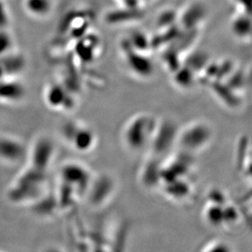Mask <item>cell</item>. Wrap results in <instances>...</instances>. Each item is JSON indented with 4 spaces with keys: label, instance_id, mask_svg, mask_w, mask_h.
Instances as JSON below:
<instances>
[{
    "label": "cell",
    "instance_id": "6da1fadb",
    "mask_svg": "<svg viewBox=\"0 0 252 252\" xmlns=\"http://www.w3.org/2000/svg\"><path fill=\"white\" fill-rule=\"evenodd\" d=\"M49 179V171L26 162L7 188V200L12 204L31 206L50 190Z\"/></svg>",
    "mask_w": 252,
    "mask_h": 252
},
{
    "label": "cell",
    "instance_id": "7a4b0ae2",
    "mask_svg": "<svg viewBox=\"0 0 252 252\" xmlns=\"http://www.w3.org/2000/svg\"><path fill=\"white\" fill-rule=\"evenodd\" d=\"M158 121L155 115L150 113L134 114L123 126L121 137L124 145L133 152L149 150Z\"/></svg>",
    "mask_w": 252,
    "mask_h": 252
},
{
    "label": "cell",
    "instance_id": "3957f363",
    "mask_svg": "<svg viewBox=\"0 0 252 252\" xmlns=\"http://www.w3.org/2000/svg\"><path fill=\"white\" fill-rule=\"evenodd\" d=\"M213 130L207 122L193 121L179 128L176 145L181 151L195 155L204 150L212 142Z\"/></svg>",
    "mask_w": 252,
    "mask_h": 252
},
{
    "label": "cell",
    "instance_id": "277c9868",
    "mask_svg": "<svg viewBox=\"0 0 252 252\" xmlns=\"http://www.w3.org/2000/svg\"><path fill=\"white\" fill-rule=\"evenodd\" d=\"M61 136L72 150L79 154H88L97 144L95 131L87 124L77 120L64 122L61 127Z\"/></svg>",
    "mask_w": 252,
    "mask_h": 252
},
{
    "label": "cell",
    "instance_id": "5b68a950",
    "mask_svg": "<svg viewBox=\"0 0 252 252\" xmlns=\"http://www.w3.org/2000/svg\"><path fill=\"white\" fill-rule=\"evenodd\" d=\"M56 155L57 148L53 139L46 134L38 135L28 146L26 162L50 171Z\"/></svg>",
    "mask_w": 252,
    "mask_h": 252
},
{
    "label": "cell",
    "instance_id": "8992f818",
    "mask_svg": "<svg viewBox=\"0 0 252 252\" xmlns=\"http://www.w3.org/2000/svg\"><path fill=\"white\" fill-rule=\"evenodd\" d=\"M28 146L17 136L0 134V162L17 166L26 162Z\"/></svg>",
    "mask_w": 252,
    "mask_h": 252
},
{
    "label": "cell",
    "instance_id": "52a82bcc",
    "mask_svg": "<svg viewBox=\"0 0 252 252\" xmlns=\"http://www.w3.org/2000/svg\"><path fill=\"white\" fill-rule=\"evenodd\" d=\"M179 128L173 122L169 120L158 121L155 136L149 150L155 157L160 158L167 155L174 145H176V139Z\"/></svg>",
    "mask_w": 252,
    "mask_h": 252
},
{
    "label": "cell",
    "instance_id": "ba28073f",
    "mask_svg": "<svg viewBox=\"0 0 252 252\" xmlns=\"http://www.w3.org/2000/svg\"><path fill=\"white\" fill-rule=\"evenodd\" d=\"M114 190V181L110 176H93L86 196L93 204L100 206L110 199Z\"/></svg>",
    "mask_w": 252,
    "mask_h": 252
},
{
    "label": "cell",
    "instance_id": "9c48e42d",
    "mask_svg": "<svg viewBox=\"0 0 252 252\" xmlns=\"http://www.w3.org/2000/svg\"><path fill=\"white\" fill-rule=\"evenodd\" d=\"M44 101L51 110L69 112L76 102L70 95H67L64 88L57 85L49 86L44 93Z\"/></svg>",
    "mask_w": 252,
    "mask_h": 252
},
{
    "label": "cell",
    "instance_id": "30bf717a",
    "mask_svg": "<svg viewBox=\"0 0 252 252\" xmlns=\"http://www.w3.org/2000/svg\"><path fill=\"white\" fill-rule=\"evenodd\" d=\"M190 177L172 179L169 181H162L159 186L163 189L165 194L174 201H186L191 193H193V184Z\"/></svg>",
    "mask_w": 252,
    "mask_h": 252
},
{
    "label": "cell",
    "instance_id": "8fae6325",
    "mask_svg": "<svg viewBox=\"0 0 252 252\" xmlns=\"http://www.w3.org/2000/svg\"><path fill=\"white\" fill-rule=\"evenodd\" d=\"M206 16V8L202 2H194L186 7L181 15V23L188 31L195 30L199 23L203 21Z\"/></svg>",
    "mask_w": 252,
    "mask_h": 252
},
{
    "label": "cell",
    "instance_id": "7c38bea8",
    "mask_svg": "<svg viewBox=\"0 0 252 252\" xmlns=\"http://www.w3.org/2000/svg\"><path fill=\"white\" fill-rule=\"evenodd\" d=\"M126 62L131 71L140 77H148L153 73L152 63L143 53H126Z\"/></svg>",
    "mask_w": 252,
    "mask_h": 252
},
{
    "label": "cell",
    "instance_id": "4fadbf2b",
    "mask_svg": "<svg viewBox=\"0 0 252 252\" xmlns=\"http://www.w3.org/2000/svg\"><path fill=\"white\" fill-rule=\"evenodd\" d=\"M139 9H124L116 10L114 12H108L105 16V21L109 24L119 25L124 22H131L140 20L142 17L141 12Z\"/></svg>",
    "mask_w": 252,
    "mask_h": 252
},
{
    "label": "cell",
    "instance_id": "5bb4252c",
    "mask_svg": "<svg viewBox=\"0 0 252 252\" xmlns=\"http://www.w3.org/2000/svg\"><path fill=\"white\" fill-rule=\"evenodd\" d=\"M226 203L222 204L208 201L204 209L205 219L208 224L213 227L224 225V206Z\"/></svg>",
    "mask_w": 252,
    "mask_h": 252
},
{
    "label": "cell",
    "instance_id": "9a60e30c",
    "mask_svg": "<svg viewBox=\"0 0 252 252\" xmlns=\"http://www.w3.org/2000/svg\"><path fill=\"white\" fill-rule=\"evenodd\" d=\"M175 73L174 82L182 88H190L194 84V72L189 67H180Z\"/></svg>",
    "mask_w": 252,
    "mask_h": 252
},
{
    "label": "cell",
    "instance_id": "2e32d148",
    "mask_svg": "<svg viewBox=\"0 0 252 252\" xmlns=\"http://www.w3.org/2000/svg\"><path fill=\"white\" fill-rule=\"evenodd\" d=\"M233 31L240 38H247L251 33V21L249 17L242 15L233 21Z\"/></svg>",
    "mask_w": 252,
    "mask_h": 252
},
{
    "label": "cell",
    "instance_id": "e0dca14e",
    "mask_svg": "<svg viewBox=\"0 0 252 252\" xmlns=\"http://www.w3.org/2000/svg\"><path fill=\"white\" fill-rule=\"evenodd\" d=\"M27 8L34 14L44 15L50 9L49 0H27Z\"/></svg>",
    "mask_w": 252,
    "mask_h": 252
},
{
    "label": "cell",
    "instance_id": "ac0fdd59",
    "mask_svg": "<svg viewBox=\"0 0 252 252\" xmlns=\"http://www.w3.org/2000/svg\"><path fill=\"white\" fill-rule=\"evenodd\" d=\"M202 251L207 252H230L231 248L227 243L221 241H212L207 243Z\"/></svg>",
    "mask_w": 252,
    "mask_h": 252
},
{
    "label": "cell",
    "instance_id": "d6986e66",
    "mask_svg": "<svg viewBox=\"0 0 252 252\" xmlns=\"http://www.w3.org/2000/svg\"><path fill=\"white\" fill-rule=\"evenodd\" d=\"M177 15L173 11H166L162 14H160L159 18L158 21V25L160 28L170 27L171 23L175 22Z\"/></svg>",
    "mask_w": 252,
    "mask_h": 252
},
{
    "label": "cell",
    "instance_id": "ffe728a7",
    "mask_svg": "<svg viewBox=\"0 0 252 252\" xmlns=\"http://www.w3.org/2000/svg\"><path fill=\"white\" fill-rule=\"evenodd\" d=\"M8 37L6 34L0 33V53H2L6 51L9 45Z\"/></svg>",
    "mask_w": 252,
    "mask_h": 252
}]
</instances>
